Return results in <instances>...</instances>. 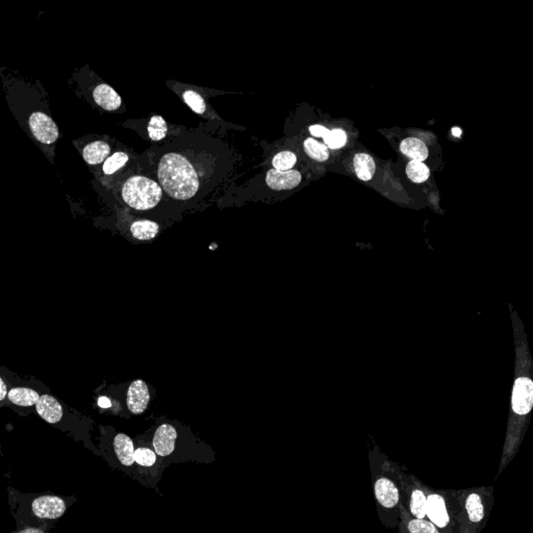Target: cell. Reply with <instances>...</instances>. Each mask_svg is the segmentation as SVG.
Wrapping results in <instances>:
<instances>
[{
	"label": "cell",
	"mask_w": 533,
	"mask_h": 533,
	"mask_svg": "<svg viewBox=\"0 0 533 533\" xmlns=\"http://www.w3.org/2000/svg\"><path fill=\"white\" fill-rule=\"evenodd\" d=\"M516 344V371L512 390L510 412L508 417L507 437L503 447L502 457L499 464L498 476L508 467L519 452V449L529 424L533 408L532 360L528 347L527 334L523 323L509 304Z\"/></svg>",
	"instance_id": "6da1fadb"
},
{
	"label": "cell",
	"mask_w": 533,
	"mask_h": 533,
	"mask_svg": "<svg viewBox=\"0 0 533 533\" xmlns=\"http://www.w3.org/2000/svg\"><path fill=\"white\" fill-rule=\"evenodd\" d=\"M9 491L12 514L20 528L42 527V525L51 527V524L60 520L76 501L74 497L53 494H22L13 487H9Z\"/></svg>",
	"instance_id": "7a4b0ae2"
},
{
	"label": "cell",
	"mask_w": 533,
	"mask_h": 533,
	"mask_svg": "<svg viewBox=\"0 0 533 533\" xmlns=\"http://www.w3.org/2000/svg\"><path fill=\"white\" fill-rule=\"evenodd\" d=\"M378 467L372 466L375 502L381 523L388 528L398 527L400 523V485L398 465L383 458L381 464L371 458Z\"/></svg>",
	"instance_id": "3957f363"
},
{
	"label": "cell",
	"mask_w": 533,
	"mask_h": 533,
	"mask_svg": "<svg viewBox=\"0 0 533 533\" xmlns=\"http://www.w3.org/2000/svg\"><path fill=\"white\" fill-rule=\"evenodd\" d=\"M159 180L165 191L177 200H189L200 191L195 167L178 153H168L160 162Z\"/></svg>",
	"instance_id": "277c9868"
},
{
	"label": "cell",
	"mask_w": 533,
	"mask_h": 533,
	"mask_svg": "<svg viewBox=\"0 0 533 533\" xmlns=\"http://www.w3.org/2000/svg\"><path fill=\"white\" fill-rule=\"evenodd\" d=\"M493 487L456 491L458 533H481L489 521L494 503Z\"/></svg>",
	"instance_id": "5b68a950"
},
{
	"label": "cell",
	"mask_w": 533,
	"mask_h": 533,
	"mask_svg": "<svg viewBox=\"0 0 533 533\" xmlns=\"http://www.w3.org/2000/svg\"><path fill=\"white\" fill-rule=\"evenodd\" d=\"M426 517L440 533H458V502L456 491H440L424 485Z\"/></svg>",
	"instance_id": "8992f818"
},
{
	"label": "cell",
	"mask_w": 533,
	"mask_h": 533,
	"mask_svg": "<svg viewBox=\"0 0 533 533\" xmlns=\"http://www.w3.org/2000/svg\"><path fill=\"white\" fill-rule=\"evenodd\" d=\"M162 197V187L146 176H133L122 187L124 202L138 211L153 209Z\"/></svg>",
	"instance_id": "52a82bcc"
},
{
	"label": "cell",
	"mask_w": 533,
	"mask_h": 533,
	"mask_svg": "<svg viewBox=\"0 0 533 533\" xmlns=\"http://www.w3.org/2000/svg\"><path fill=\"white\" fill-rule=\"evenodd\" d=\"M398 475L402 507L413 518L419 520L427 519V498L423 483L400 467Z\"/></svg>",
	"instance_id": "ba28073f"
},
{
	"label": "cell",
	"mask_w": 533,
	"mask_h": 533,
	"mask_svg": "<svg viewBox=\"0 0 533 533\" xmlns=\"http://www.w3.org/2000/svg\"><path fill=\"white\" fill-rule=\"evenodd\" d=\"M36 413L42 418L47 423L65 431V433H73L78 440L81 439L80 433L74 426V421L71 419V413L68 408L56 399L53 395L49 393H42L40 399L38 400L35 406Z\"/></svg>",
	"instance_id": "9c48e42d"
},
{
	"label": "cell",
	"mask_w": 533,
	"mask_h": 533,
	"mask_svg": "<svg viewBox=\"0 0 533 533\" xmlns=\"http://www.w3.org/2000/svg\"><path fill=\"white\" fill-rule=\"evenodd\" d=\"M42 393L35 388L27 385H12L8 390L6 403L10 404L18 412L29 413L35 408Z\"/></svg>",
	"instance_id": "30bf717a"
},
{
	"label": "cell",
	"mask_w": 533,
	"mask_h": 533,
	"mask_svg": "<svg viewBox=\"0 0 533 533\" xmlns=\"http://www.w3.org/2000/svg\"><path fill=\"white\" fill-rule=\"evenodd\" d=\"M29 128L36 139L43 144H53L58 140V128L48 115L36 112L29 117Z\"/></svg>",
	"instance_id": "8fae6325"
},
{
	"label": "cell",
	"mask_w": 533,
	"mask_h": 533,
	"mask_svg": "<svg viewBox=\"0 0 533 533\" xmlns=\"http://www.w3.org/2000/svg\"><path fill=\"white\" fill-rule=\"evenodd\" d=\"M177 431L170 424H162L157 427L153 435L152 445L155 453L160 458H170L176 448Z\"/></svg>",
	"instance_id": "7c38bea8"
},
{
	"label": "cell",
	"mask_w": 533,
	"mask_h": 533,
	"mask_svg": "<svg viewBox=\"0 0 533 533\" xmlns=\"http://www.w3.org/2000/svg\"><path fill=\"white\" fill-rule=\"evenodd\" d=\"M126 403L128 410L133 415H140L145 412L149 403V390L143 381L138 379L130 385Z\"/></svg>",
	"instance_id": "4fadbf2b"
},
{
	"label": "cell",
	"mask_w": 533,
	"mask_h": 533,
	"mask_svg": "<svg viewBox=\"0 0 533 533\" xmlns=\"http://www.w3.org/2000/svg\"><path fill=\"white\" fill-rule=\"evenodd\" d=\"M113 453L119 465L128 469L135 467V446L133 440L124 433H117L113 440Z\"/></svg>",
	"instance_id": "5bb4252c"
},
{
	"label": "cell",
	"mask_w": 533,
	"mask_h": 533,
	"mask_svg": "<svg viewBox=\"0 0 533 533\" xmlns=\"http://www.w3.org/2000/svg\"><path fill=\"white\" fill-rule=\"evenodd\" d=\"M300 182H301V174L296 170L280 172L275 169H271L266 176V185L274 191L292 190L297 187Z\"/></svg>",
	"instance_id": "9a60e30c"
},
{
	"label": "cell",
	"mask_w": 533,
	"mask_h": 533,
	"mask_svg": "<svg viewBox=\"0 0 533 533\" xmlns=\"http://www.w3.org/2000/svg\"><path fill=\"white\" fill-rule=\"evenodd\" d=\"M400 512H401V517H400L398 526L399 533H440L439 529L427 519L419 520V519L413 518L401 504H400Z\"/></svg>",
	"instance_id": "2e32d148"
},
{
	"label": "cell",
	"mask_w": 533,
	"mask_h": 533,
	"mask_svg": "<svg viewBox=\"0 0 533 533\" xmlns=\"http://www.w3.org/2000/svg\"><path fill=\"white\" fill-rule=\"evenodd\" d=\"M94 100L99 107L107 110H116L121 107L122 99L110 86L103 83L97 86L93 92Z\"/></svg>",
	"instance_id": "e0dca14e"
},
{
	"label": "cell",
	"mask_w": 533,
	"mask_h": 533,
	"mask_svg": "<svg viewBox=\"0 0 533 533\" xmlns=\"http://www.w3.org/2000/svg\"><path fill=\"white\" fill-rule=\"evenodd\" d=\"M110 147L103 141H96L88 144L83 148V160L90 165H98L105 162L110 155Z\"/></svg>",
	"instance_id": "ac0fdd59"
},
{
	"label": "cell",
	"mask_w": 533,
	"mask_h": 533,
	"mask_svg": "<svg viewBox=\"0 0 533 533\" xmlns=\"http://www.w3.org/2000/svg\"><path fill=\"white\" fill-rule=\"evenodd\" d=\"M400 150L413 160L423 162L428 157V149L424 142L417 138H408L400 144Z\"/></svg>",
	"instance_id": "d6986e66"
},
{
	"label": "cell",
	"mask_w": 533,
	"mask_h": 533,
	"mask_svg": "<svg viewBox=\"0 0 533 533\" xmlns=\"http://www.w3.org/2000/svg\"><path fill=\"white\" fill-rule=\"evenodd\" d=\"M353 164L356 175L361 180L369 182L373 178L375 171H376V165L370 155L366 153H358L354 157Z\"/></svg>",
	"instance_id": "ffe728a7"
},
{
	"label": "cell",
	"mask_w": 533,
	"mask_h": 533,
	"mask_svg": "<svg viewBox=\"0 0 533 533\" xmlns=\"http://www.w3.org/2000/svg\"><path fill=\"white\" fill-rule=\"evenodd\" d=\"M160 227L157 223L149 220L135 221L130 227L133 238L137 240L147 241L155 238L159 234Z\"/></svg>",
	"instance_id": "44dd1931"
},
{
	"label": "cell",
	"mask_w": 533,
	"mask_h": 533,
	"mask_svg": "<svg viewBox=\"0 0 533 533\" xmlns=\"http://www.w3.org/2000/svg\"><path fill=\"white\" fill-rule=\"evenodd\" d=\"M406 174L413 182L422 184V182H425L428 180L429 176H430V171L423 162L412 160L406 166Z\"/></svg>",
	"instance_id": "7402d4cb"
},
{
	"label": "cell",
	"mask_w": 533,
	"mask_h": 533,
	"mask_svg": "<svg viewBox=\"0 0 533 533\" xmlns=\"http://www.w3.org/2000/svg\"><path fill=\"white\" fill-rule=\"evenodd\" d=\"M304 149L309 157L318 160V162H325L328 160L329 151L326 145L321 144L314 139H306L304 142Z\"/></svg>",
	"instance_id": "603a6c76"
},
{
	"label": "cell",
	"mask_w": 533,
	"mask_h": 533,
	"mask_svg": "<svg viewBox=\"0 0 533 533\" xmlns=\"http://www.w3.org/2000/svg\"><path fill=\"white\" fill-rule=\"evenodd\" d=\"M157 455L155 451L148 447H139L135 449V462L138 466L152 469L157 465Z\"/></svg>",
	"instance_id": "cb8c5ba5"
},
{
	"label": "cell",
	"mask_w": 533,
	"mask_h": 533,
	"mask_svg": "<svg viewBox=\"0 0 533 533\" xmlns=\"http://www.w3.org/2000/svg\"><path fill=\"white\" fill-rule=\"evenodd\" d=\"M297 157L292 151H281L273 157L272 165L275 170L280 172L290 171L295 166Z\"/></svg>",
	"instance_id": "d4e9b609"
},
{
	"label": "cell",
	"mask_w": 533,
	"mask_h": 533,
	"mask_svg": "<svg viewBox=\"0 0 533 533\" xmlns=\"http://www.w3.org/2000/svg\"><path fill=\"white\" fill-rule=\"evenodd\" d=\"M168 133L166 121L160 116L151 117L148 124V135L152 141L159 142L164 139Z\"/></svg>",
	"instance_id": "484cf974"
},
{
	"label": "cell",
	"mask_w": 533,
	"mask_h": 533,
	"mask_svg": "<svg viewBox=\"0 0 533 533\" xmlns=\"http://www.w3.org/2000/svg\"><path fill=\"white\" fill-rule=\"evenodd\" d=\"M130 157L126 153L124 152H116L112 155V157H108L105 160V164H103V170L107 175H112L121 169L122 167L125 166L126 162H128Z\"/></svg>",
	"instance_id": "4316f807"
},
{
	"label": "cell",
	"mask_w": 533,
	"mask_h": 533,
	"mask_svg": "<svg viewBox=\"0 0 533 533\" xmlns=\"http://www.w3.org/2000/svg\"><path fill=\"white\" fill-rule=\"evenodd\" d=\"M325 144L327 148L338 149L342 148L347 143V135L344 130H333L329 132L328 135L324 138Z\"/></svg>",
	"instance_id": "83f0119b"
},
{
	"label": "cell",
	"mask_w": 533,
	"mask_h": 533,
	"mask_svg": "<svg viewBox=\"0 0 533 533\" xmlns=\"http://www.w3.org/2000/svg\"><path fill=\"white\" fill-rule=\"evenodd\" d=\"M184 99L185 101H186L187 105H189L194 112L197 113V114H203V113L205 112V110H207L205 99H203L200 94L196 93V92H185Z\"/></svg>",
	"instance_id": "f1b7e54d"
},
{
	"label": "cell",
	"mask_w": 533,
	"mask_h": 533,
	"mask_svg": "<svg viewBox=\"0 0 533 533\" xmlns=\"http://www.w3.org/2000/svg\"><path fill=\"white\" fill-rule=\"evenodd\" d=\"M8 383L4 381V377L0 373V408L6 404V396H8Z\"/></svg>",
	"instance_id": "f546056e"
},
{
	"label": "cell",
	"mask_w": 533,
	"mask_h": 533,
	"mask_svg": "<svg viewBox=\"0 0 533 533\" xmlns=\"http://www.w3.org/2000/svg\"><path fill=\"white\" fill-rule=\"evenodd\" d=\"M309 132H311V135H315V137H322L324 139L331 130H327L324 126L313 125L309 128Z\"/></svg>",
	"instance_id": "4dcf8cb0"
},
{
	"label": "cell",
	"mask_w": 533,
	"mask_h": 533,
	"mask_svg": "<svg viewBox=\"0 0 533 533\" xmlns=\"http://www.w3.org/2000/svg\"><path fill=\"white\" fill-rule=\"evenodd\" d=\"M51 527L47 526H42V527H31V526H26V527L20 528L19 532L15 533H47V530Z\"/></svg>",
	"instance_id": "1f68e13d"
},
{
	"label": "cell",
	"mask_w": 533,
	"mask_h": 533,
	"mask_svg": "<svg viewBox=\"0 0 533 533\" xmlns=\"http://www.w3.org/2000/svg\"><path fill=\"white\" fill-rule=\"evenodd\" d=\"M452 133L455 137H460V135H462V130L458 128H452Z\"/></svg>",
	"instance_id": "d6a6232c"
}]
</instances>
